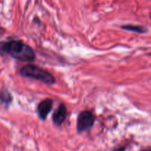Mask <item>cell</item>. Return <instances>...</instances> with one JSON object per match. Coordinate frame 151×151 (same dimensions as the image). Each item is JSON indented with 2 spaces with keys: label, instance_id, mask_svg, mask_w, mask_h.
<instances>
[{
  "label": "cell",
  "instance_id": "4",
  "mask_svg": "<svg viewBox=\"0 0 151 151\" xmlns=\"http://www.w3.org/2000/svg\"><path fill=\"white\" fill-rule=\"evenodd\" d=\"M53 106V100L50 98H46L40 102L37 106V114L41 120H46L51 112Z\"/></svg>",
  "mask_w": 151,
  "mask_h": 151
},
{
  "label": "cell",
  "instance_id": "2",
  "mask_svg": "<svg viewBox=\"0 0 151 151\" xmlns=\"http://www.w3.org/2000/svg\"><path fill=\"white\" fill-rule=\"evenodd\" d=\"M19 73L24 78H32L47 85H53L56 81L52 74L37 65H25L21 68Z\"/></svg>",
  "mask_w": 151,
  "mask_h": 151
},
{
  "label": "cell",
  "instance_id": "6",
  "mask_svg": "<svg viewBox=\"0 0 151 151\" xmlns=\"http://www.w3.org/2000/svg\"><path fill=\"white\" fill-rule=\"evenodd\" d=\"M13 101V96L7 88L0 90V103L5 106H8Z\"/></svg>",
  "mask_w": 151,
  "mask_h": 151
},
{
  "label": "cell",
  "instance_id": "5",
  "mask_svg": "<svg viewBox=\"0 0 151 151\" xmlns=\"http://www.w3.org/2000/svg\"><path fill=\"white\" fill-rule=\"evenodd\" d=\"M67 117V109L64 103H60L58 107L53 112L52 122L58 126H60L66 121Z\"/></svg>",
  "mask_w": 151,
  "mask_h": 151
},
{
  "label": "cell",
  "instance_id": "1",
  "mask_svg": "<svg viewBox=\"0 0 151 151\" xmlns=\"http://www.w3.org/2000/svg\"><path fill=\"white\" fill-rule=\"evenodd\" d=\"M0 55L22 61H32L36 57L33 49L20 40L0 41Z\"/></svg>",
  "mask_w": 151,
  "mask_h": 151
},
{
  "label": "cell",
  "instance_id": "3",
  "mask_svg": "<svg viewBox=\"0 0 151 151\" xmlns=\"http://www.w3.org/2000/svg\"><path fill=\"white\" fill-rule=\"evenodd\" d=\"M96 117L94 114L88 110L81 111L77 119V131L79 134L91 129L94 125Z\"/></svg>",
  "mask_w": 151,
  "mask_h": 151
},
{
  "label": "cell",
  "instance_id": "8",
  "mask_svg": "<svg viewBox=\"0 0 151 151\" xmlns=\"http://www.w3.org/2000/svg\"><path fill=\"white\" fill-rule=\"evenodd\" d=\"M111 151H126V147L125 146H117L114 147Z\"/></svg>",
  "mask_w": 151,
  "mask_h": 151
},
{
  "label": "cell",
  "instance_id": "9",
  "mask_svg": "<svg viewBox=\"0 0 151 151\" xmlns=\"http://www.w3.org/2000/svg\"><path fill=\"white\" fill-rule=\"evenodd\" d=\"M5 32H6L5 29H4V27H2L1 26V24H0V38H1V37L4 35Z\"/></svg>",
  "mask_w": 151,
  "mask_h": 151
},
{
  "label": "cell",
  "instance_id": "7",
  "mask_svg": "<svg viewBox=\"0 0 151 151\" xmlns=\"http://www.w3.org/2000/svg\"><path fill=\"white\" fill-rule=\"evenodd\" d=\"M121 28L125 30L132 31V32H138V33H145L147 31V28L141 25H132V24H126L121 26Z\"/></svg>",
  "mask_w": 151,
  "mask_h": 151
},
{
  "label": "cell",
  "instance_id": "10",
  "mask_svg": "<svg viewBox=\"0 0 151 151\" xmlns=\"http://www.w3.org/2000/svg\"><path fill=\"white\" fill-rule=\"evenodd\" d=\"M141 151H151V147H147V148L145 149H143V150H142Z\"/></svg>",
  "mask_w": 151,
  "mask_h": 151
}]
</instances>
